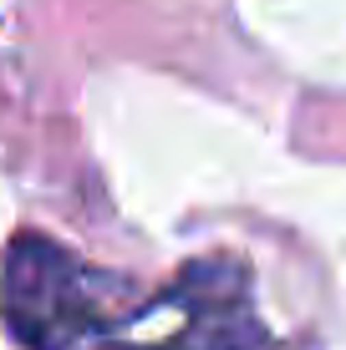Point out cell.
<instances>
[{"label": "cell", "mask_w": 346, "mask_h": 350, "mask_svg": "<svg viewBox=\"0 0 346 350\" xmlns=\"http://www.w3.org/2000/svg\"><path fill=\"white\" fill-rule=\"evenodd\" d=\"M0 310L26 350H127L148 299L123 274L77 259L46 234H16L5 249Z\"/></svg>", "instance_id": "1"}, {"label": "cell", "mask_w": 346, "mask_h": 350, "mask_svg": "<svg viewBox=\"0 0 346 350\" xmlns=\"http://www.w3.org/2000/svg\"><path fill=\"white\" fill-rule=\"evenodd\" d=\"M173 310V330H163L148 350H270L249 310V284L234 259H199L163 284Z\"/></svg>", "instance_id": "2"}]
</instances>
